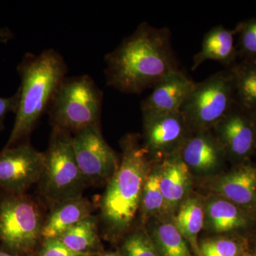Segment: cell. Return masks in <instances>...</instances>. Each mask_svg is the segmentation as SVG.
<instances>
[{"mask_svg": "<svg viewBox=\"0 0 256 256\" xmlns=\"http://www.w3.org/2000/svg\"><path fill=\"white\" fill-rule=\"evenodd\" d=\"M44 152L30 143H20L0 152V190L22 194L40 182L44 165Z\"/></svg>", "mask_w": 256, "mask_h": 256, "instance_id": "cell-9", "label": "cell"}, {"mask_svg": "<svg viewBox=\"0 0 256 256\" xmlns=\"http://www.w3.org/2000/svg\"><path fill=\"white\" fill-rule=\"evenodd\" d=\"M234 79L235 104L244 112L256 116V58H244L230 67Z\"/></svg>", "mask_w": 256, "mask_h": 256, "instance_id": "cell-20", "label": "cell"}, {"mask_svg": "<svg viewBox=\"0 0 256 256\" xmlns=\"http://www.w3.org/2000/svg\"><path fill=\"white\" fill-rule=\"evenodd\" d=\"M212 130L226 156L245 160L256 148L254 116L244 112L236 104Z\"/></svg>", "mask_w": 256, "mask_h": 256, "instance_id": "cell-11", "label": "cell"}, {"mask_svg": "<svg viewBox=\"0 0 256 256\" xmlns=\"http://www.w3.org/2000/svg\"><path fill=\"white\" fill-rule=\"evenodd\" d=\"M204 206L200 197H186L178 207L174 223L196 256H200L198 236L204 226Z\"/></svg>", "mask_w": 256, "mask_h": 256, "instance_id": "cell-19", "label": "cell"}, {"mask_svg": "<svg viewBox=\"0 0 256 256\" xmlns=\"http://www.w3.org/2000/svg\"><path fill=\"white\" fill-rule=\"evenodd\" d=\"M18 70L21 78L20 105L4 149L20 144L30 136L67 76L68 66L57 50L48 48L38 54H26Z\"/></svg>", "mask_w": 256, "mask_h": 256, "instance_id": "cell-3", "label": "cell"}, {"mask_svg": "<svg viewBox=\"0 0 256 256\" xmlns=\"http://www.w3.org/2000/svg\"><path fill=\"white\" fill-rule=\"evenodd\" d=\"M44 156L40 182L42 194L47 201L54 206L66 200L82 196L87 185L76 160L72 134L53 128Z\"/></svg>", "mask_w": 256, "mask_h": 256, "instance_id": "cell-5", "label": "cell"}, {"mask_svg": "<svg viewBox=\"0 0 256 256\" xmlns=\"http://www.w3.org/2000/svg\"><path fill=\"white\" fill-rule=\"evenodd\" d=\"M238 54L244 58H256V18L245 20L237 24Z\"/></svg>", "mask_w": 256, "mask_h": 256, "instance_id": "cell-26", "label": "cell"}, {"mask_svg": "<svg viewBox=\"0 0 256 256\" xmlns=\"http://www.w3.org/2000/svg\"><path fill=\"white\" fill-rule=\"evenodd\" d=\"M44 222L32 197L0 190V240L8 250L28 256L42 239Z\"/></svg>", "mask_w": 256, "mask_h": 256, "instance_id": "cell-7", "label": "cell"}, {"mask_svg": "<svg viewBox=\"0 0 256 256\" xmlns=\"http://www.w3.org/2000/svg\"><path fill=\"white\" fill-rule=\"evenodd\" d=\"M234 104V75L228 68L195 82L180 112L192 132L212 130Z\"/></svg>", "mask_w": 256, "mask_h": 256, "instance_id": "cell-6", "label": "cell"}, {"mask_svg": "<svg viewBox=\"0 0 256 256\" xmlns=\"http://www.w3.org/2000/svg\"><path fill=\"white\" fill-rule=\"evenodd\" d=\"M104 92L88 75L66 77L47 112L53 128L75 133L100 124Z\"/></svg>", "mask_w": 256, "mask_h": 256, "instance_id": "cell-4", "label": "cell"}, {"mask_svg": "<svg viewBox=\"0 0 256 256\" xmlns=\"http://www.w3.org/2000/svg\"><path fill=\"white\" fill-rule=\"evenodd\" d=\"M120 254L122 256H161L150 236L144 229L128 234Z\"/></svg>", "mask_w": 256, "mask_h": 256, "instance_id": "cell-25", "label": "cell"}, {"mask_svg": "<svg viewBox=\"0 0 256 256\" xmlns=\"http://www.w3.org/2000/svg\"><path fill=\"white\" fill-rule=\"evenodd\" d=\"M256 256V255H254V256Z\"/></svg>", "mask_w": 256, "mask_h": 256, "instance_id": "cell-32", "label": "cell"}, {"mask_svg": "<svg viewBox=\"0 0 256 256\" xmlns=\"http://www.w3.org/2000/svg\"><path fill=\"white\" fill-rule=\"evenodd\" d=\"M72 146L87 186L108 182L118 169L120 162L102 137L100 124H94L75 133L72 136Z\"/></svg>", "mask_w": 256, "mask_h": 256, "instance_id": "cell-8", "label": "cell"}, {"mask_svg": "<svg viewBox=\"0 0 256 256\" xmlns=\"http://www.w3.org/2000/svg\"><path fill=\"white\" fill-rule=\"evenodd\" d=\"M38 256H90L74 252L68 248L60 238L43 240Z\"/></svg>", "mask_w": 256, "mask_h": 256, "instance_id": "cell-27", "label": "cell"}, {"mask_svg": "<svg viewBox=\"0 0 256 256\" xmlns=\"http://www.w3.org/2000/svg\"><path fill=\"white\" fill-rule=\"evenodd\" d=\"M235 30L222 25L210 30L202 40L201 50L194 56L192 70H195L207 60H216L230 68L236 63L238 48L235 46Z\"/></svg>", "mask_w": 256, "mask_h": 256, "instance_id": "cell-17", "label": "cell"}, {"mask_svg": "<svg viewBox=\"0 0 256 256\" xmlns=\"http://www.w3.org/2000/svg\"><path fill=\"white\" fill-rule=\"evenodd\" d=\"M142 114L144 146L153 159L160 160L180 152L193 133L180 112Z\"/></svg>", "mask_w": 256, "mask_h": 256, "instance_id": "cell-10", "label": "cell"}, {"mask_svg": "<svg viewBox=\"0 0 256 256\" xmlns=\"http://www.w3.org/2000/svg\"><path fill=\"white\" fill-rule=\"evenodd\" d=\"M156 164L166 212H174L188 196L191 188V170L178 153L156 160Z\"/></svg>", "mask_w": 256, "mask_h": 256, "instance_id": "cell-14", "label": "cell"}, {"mask_svg": "<svg viewBox=\"0 0 256 256\" xmlns=\"http://www.w3.org/2000/svg\"><path fill=\"white\" fill-rule=\"evenodd\" d=\"M20 101V90L18 89L16 94L11 97H0V132L4 128V120L10 112L16 114Z\"/></svg>", "mask_w": 256, "mask_h": 256, "instance_id": "cell-28", "label": "cell"}, {"mask_svg": "<svg viewBox=\"0 0 256 256\" xmlns=\"http://www.w3.org/2000/svg\"><path fill=\"white\" fill-rule=\"evenodd\" d=\"M200 256H249L246 242L238 238L216 237L200 242Z\"/></svg>", "mask_w": 256, "mask_h": 256, "instance_id": "cell-24", "label": "cell"}, {"mask_svg": "<svg viewBox=\"0 0 256 256\" xmlns=\"http://www.w3.org/2000/svg\"><path fill=\"white\" fill-rule=\"evenodd\" d=\"M214 191L238 206L252 207L256 202V166L244 163L216 181Z\"/></svg>", "mask_w": 256, "mask_h": 256, "instance_id": "cell-15", "label": "cell"}, {"mask_svg": "<svg viewBox=\"0 0 256 256\" xmlns=\"http://www.w3.org/2000/svg\"><path fill=\"white\" fill-rule=\"evenodd\" d=\"M149 234L161 256H193L188 242L174 223L156 224Z\"/></svg>", "mask_w": 256, "mask_h": 256, "instance_id": "cell-22", "label": "cell"}, {"mask_svg": "<svg viewBox=\"0 0 256 256\" xmlns=\"http://www.w3.org/2000/svg\"><path fill=\"white\" fill-rule=\"evenodd\" d=\"M0 256H30L26 255H21V254H14L10 250H2L0 249Z\"/></svg>", "mask_w": 256, "mask_h": 256, "instance_id": "cell-29", "label": "cell"}, {"mask_svg": "<svg viewBox=\"0 0 256 256\" xmlns=\"http://www.w3.org/2000/svg\"><path fill=\"white\" fill-rule=\"evenodd\" d=\"M97 256H122L121 254H120V252H101V254H99Z\"/></svg>", "mask_w": 256, "mask_h": 256, "instance_id": "cell-30", "label": "cell"}, {"mask_svg": "<svg viewBox=\"0 0 256 256\" xmlns=\"http://www.w3.org/2000/svg\"><path fill=\"white\" fill-rule=\"evenodd\" d=\"M58 238L74 252L90 256L101 254L99 220L95 216L80 220Z\"/></svg>", "mask_w": 256, "mask_h": 256, "instance_id": "cell-21", "label": "cell"}, {"mask_svg": "<svg viewBox=\"0 0 256 256\" xmlns=\"http://www.w3.org/2000/svg\"><path fill=\"white\" fill-rule=\"evenodd\" d=\"M254 124H255L256 134V116H254Z\"/></svg>", "mask_w": 256, "mask_h": 256, "instance_id": "cell-31", "label": "cell"}, {"mask_svg": "<svg viewBox=\"0 0 256 256\" xmlns=\"http://www.w3.org/2000/svg\"><path fill=\"white\" fill-rule=\"evenodd\" d=\"M94 210L92 202L82 196L54 205L50 215L44 222L42 239L60 238L76 224L92 215Z\"/></svg>", "mask_w": 256, "mask_h": 256, "instance_id": "cell-16", "label": "cell"}, {"mask_svg": "<svg viewBox=\"0 0 256 256\" xmlns=\"http://www.w3.org/2000/svg\"><path fill=\"white\" fill-rule=\"evenodd\" d=\"M140 210L146 218L156 216L166 210V203L160 186L159 173L156 160L146 176L143 186Z\"/></svg>", "mask_w": 256, "mask_h": 256, "instance_id": "cell-23", "label": "cell"}, {"mask_svg": "<svg viewBox=\"0 0 256 256\" xmlns=\"http://www.w3.org/2000/svg\"><path fill=\"white\" fill-rule=\"evenodd\" d=\"M204 210L205 224L214 233H228L248 224L247 216L239 206L222 196L210 198Z\"/></svg>", "mask_w": 256, "mask_h": 256, "instance_id": "cell-18", "label": "cell"}, {"mask_svg": "<svg viewBox=\"0 0 256 256\" xmlns=\"http://www.w3.org/2000/svg\"><path fill=\"white\" fill-rule=\"evenodd\" d=\"M108 86L126 94H140L154 88L178 68L171 32L142 22L105 56Z\"/></svg>", "mask_w": 256, "mask_h": 256, "instance_id": "cell-1", "label": "cell"}, {"mask_svg": "<svg viewBox=\"0 0 256 256\" xmlns=\"http://www.w3.org/2000/svg\"><path fill=\"white\" fill-rule=\"evenodd\" d=\"M120 146L118 169L108 182L100 201V220L106 236L112 239L130 228L140 207L146 176L156 160L141 144L139 134H126Z\"/></svg>", "mask_w": 256, "mask_h": 256, "instance_id": "cell-2", "label": "cell"}, {"mask_svg": "<svg viewBox=\"0 0 256 256\" xmlns=\"http://www.w3.org/2000/svg\"><path fill=\"white\" fill-rule=\"evenodd\" d=\"M195 82L181 70L169 74L153 88V92L141 104V111L154 114L178 112Z\"/></svg>", "mask_w": 256, "mask_h": 256, "instance_id": "cell-12", "label": "cell"}, {"mask_svg": "<svg viewBox=\"0 0 256 256\" xmlns=\"http://www.w3.org/2000/svg\"><path fill=\"white\" fill-rule=\"evenodd\" d=\"M178 154L190 170L198 174H208L218 170L226 156L210 130L192 133Z\"/></svg>", "mask_w": 256, "mask_h": 256, "instance_id": "cell-13", "label": "cell"}]
</instances>
